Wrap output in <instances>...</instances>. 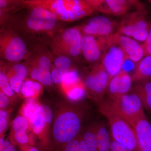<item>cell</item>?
Returning <instances> with one entry per match:
<instances>
[{
  "mask_svg": "<svg viewBox=\"0 0 151 151\" xmlns=\"http://www.w3.org/2000/svg\"><path fill=\"white\" fill-rule=\"evenodd\" d=\"M33 8L40 7L55 15L57 19L73 22L93 13L94 8L89 1L82 0H39L26 1Z\"/></svg>",
  "mask_w": 151,
  "mask_h": 151,
  "instance_id": "cell-1",
  "label": "cell"
},
{
  "mask_svg": "<svg viewBox=\"0 0 151 151\" xmlns=\"http://www.w3.org/2000/svg\"><path fill=\"white\" fill-rule=\"evenodd\" d=\"M100 112L108 119L113 140L133 151H138L134 131L132 126L116 112L110 101L100 104Z\"/></svg>",
  "mask_w": 151,
  "mask_h": 151,
  "instance_id": "cell-2",
  "label": "cell"
},
{
  "mask_svg": "<svg viewBox=\"0 0 151 151\" xmlns=\"http://www.w3.org/2000/svg\"><path fill=\"white\" fill-rule=\"evenodd\" d=\"M81 127L80 116L75 111H68L57 117L52 128L55 140L60 145H66L75 139Z\"/></svg>",
  "mask_w": 151,
  "mask_h": 151,
  "instance_id": "cell-3",
  "label": "cell"
},
{
  "mask_svg": "<svg viewBox=\"0 0 151 151\" xmlns=\"http://www.w3.org/2000/svg\"><path fill=\"white\" fill-rule=\"evenodd\" d=\"M151 26L142 9H139L124 16L119 23L117 32L139 41L145 42Z\"/></svg>",
  "mask_w": 151,
  "mask_h": 151,
  "instance_id": "cell-4",
  "label": "cell"
},
{
  "mask_svg": "<svg viewBox=\"0 0 151 151\" xmlns=\"http://www.w3.org/2000/svg\"><path fill=\"white\" fill-rule=\"evenodd\" d=\"M110 102L116 112L131 126L140 118L146 116L140 98L134 92L119 96Z\"/></svg>",
  "mask_w": 151,
  "mask_h": 151,
  "instance_id": "cell-5",
  "label": "cell"
},
{
  "mask_svg": "<svg viewBox=\"0 0 151 151\" xmlns=\"http://www.w3.org/2000/svg\"><path fill=\"white\" fill-rule=\"evenodd\" d=\"M125 55L123 50L113 39V35L109 37L101 64L108 72L111 80L122 70Z\"/></svg>",
  "mask_w": 151,
  "mask_h": 151,
  "instance_id": "cell-6",
  "label": "cell"
},
{
  "mask_svg": "<svg viewBox=\"0 0 151 151\" xmlns=\"http://www.w3.org/2000/svg\"><path fill=\"white\" fill-rule=\"evenodd\" d=\"M119 24L108 17L98 16L90 19L80 27L85 35L108 37L117 32Z\"/></svg>",
  "mask_w": 151,
  "mask_h": 151,
  "instance_id": "cell-7",
  "label": "cell"
},
{
  "mask_svg": "<svg viewBox=\"0 0 151 151\" xmlns=\"http://www.w3.org/2000/svg\"><path fill=\"white\" fill-rule=\"evenodd\" d=\"M1 53L3 58L9 61H19L26 54V45L23 40L19 37L1 36Z\"/></svg>",
  "mask_w": 151,
  "mask_h": 151,
  "instance_id": "cell-8",
  "label": "cell"
},
{
  "mask_svg": "<svg viewBox=\"0 0 151 151\" xmlns=\"http://www.w3.org/2000/svg\"><path fill=\"white\" fill-rule=\"evenodd\" d=\"M108 37L88 35L83 36L81 39V48L85 59L90 62H96L102 59Z\"/></svg>",
  "mask_w": 151,
  "mask_h": 151,
  "instance_id": "cell-9",
  "label": "cell"
},
{
  "mask_svg": "<svg viewBox=\"0 0 151 151\" xmlns=\"http://www.w3.org/2000/svg\"><path fill=\"white\" fill-rule=\"evenodd\" d=\"M56 16L50 11L40 7L33 8L27 21L30 29L35 31L48 30L56 24Z\"/></svg>",
  "mask_w": 151,
  "mask_h": 151,
  "instance_id": "cell-10",
  "label": "cell"
},
{
  "mask_svg": "<svg viewBox=\"0 0 151 151\" xmlns=\"http://www.w3.org/2000/svg\"><path fill=\"white\" fill-rule=\"evenodd\" d=\"M89 1L97 11L103 14L116 16L126 14L132 7H141L136 1L97 0Z\"/></svg>",
  "mask_w": 151,
  "mask_h": 151,
  "instance_id": "cell-11",
  "label": "cell"
},
{
  "mask_svg": "<svg viewBox=\"0 0 151 151\" xmlns=\"http://www.w3.org/2000/svg\"><path fill=\"white\" fill-rule=\"evenodd\" d=\"M111 81L110 76L102 64L96 65L85 80L86 86L98 97L103 95Z\"/></svg>",
  "mask_w": 151,
  "mask_h": 151,
  "instance_id": "cell-12",
  "label": "cell"
},
{
  "mask_svg": "<svg viewBox=\"0 0 151 151\" xmlns=\"http://www.w3.org/2000/svg\"><path fill=\"white\" fill-rule=\"evenodd\" d=\"M82 37L78 29H68L63 33L57 47L62 52L72 56H77L81 52Z\"/></svg>",
  "mask_w": 151,
  "mask_h": 151,
  "instance_id": "cell-13",
  "label": "cell"
},
{
  "mask_svg": "<svg viewBox=\"0 0 151 151\" xmlns=\"http://www.w3.org/2000/svg\"><path fill=\"white\" fill-rule=\"evenodd\" d=\"M137 143L138 151H151V124L146 116L132 125Z\"/></svg>",
  "mask_w": 151,
  "mask_h": 151,
  "instance_id": "cell-14",
  "label": "cell"
},
{
  "mask_svg": "<svg viewBox=\"0 0 151 151\" xmlns=\"http://www.w3.org/2000/svg\"><path fill=\"white\" fill-rule=\"evenodd\" d=\"M113 37L115 41L123 50L125 55L135 62H139L145 56L142 45L134 39L117 32L113 35Z\"/></svg>",
  "mask_w": 151,
  "mask_h": 151,
  "instance_id": "cell-15",
  "label": "cell"
},
{
  "mask_svg": "<svg viewBox=\"0 0 151 151\" xmlns=\"http://www.w3.org/2000/svg\"><path fill=\"white\" fill-rule=\"evenodd\" d=\"M132 82L129 74L121 70L119 74L111 79L108 85V91L112 100L127 94L132 88Z\"/></svg>",
  "mask_w": 151,
  "mask_h": 151,
  "instance_id": "cell-16",
  "label": "cell"
},
{
  "mask_svg": "<svg viewBox=\"0 0 151 151\" xmlns=\"http://www.w3.org/2000/svg\"><path fill=\"white\" fill-rule=\"evenodd\" d=\"M50 66L49 58L45 56L42 57L39 60L38 65L32 71L31 76L45 86H49L52 83Z\"/></svg>",
  "mask_w": 151,
  "mask_h": 151,
  "instance_id": "cell-17",
  "label": "cell"
},
{
  "mask_svg": "<svg viewBox=\"0 0 151 151\" xmlns=\"http://www.w3.org/2000/svg\"><path fill=\"white\" fill-rule=\"evenodd\" d=\"M151 78V56H147L138 62L137 66L132 76V82L148 81Z\"/></svg>",
  "mask_w": 151,
  "mask_h": 151,
  "instance_id": "cell-18",
  "label": "cell"
},
{
  "mask_svg": "<svg viewBox=\"0 0 151 151\" xmlns=\"http://www.w3.org/2000/svg\"><path fill=\"white\" fill-rule=\"evenodd\" d=\"M55 68L51 72L52 82L55 84L62 83L63 77L70 68L71 61L68 58L60 56L55 59Z\"/></svg>",
  "mask_w": 151,
  "mask_h": 151,
  "instance_id": "cell-19",
  "label": "cell"
},
{
  "mask_svg": "<svg viewBox=\"0 0 151 151\" xmlns=\"http://www.w3.org/2000/svg\"><path fill=\"white\" fill-rule=\"evenodd\" d=\"M134 91L140 98L143 106L151 111V81L138 83L134 86Z\"/></svg>",
  "mask_w": 151,
  "mask_h": 151,
  "instance_id": "cell-20",
  "label": "cell"
},
{
  "mask_svg": "<svg viewBox=\"0 0 151 151\" xmlns=\"http://www.w3.org/2000/svg\"><path fill=\"white\" fill-rule=\"evenodd\" d=\"M99 151H111V142L107 128L103 124L95 126Z\"/></svg>",
  "mask_w": 151,
  "mask_h": 151,
  "instance_id": "cell-21",
  "label": "cell"
},
{
  "mask_svg": "<svg viewBox=\"0 0 151 151\" xmlns=\"http://www.w3.org/2000/svg\"><path fill=\"white\" fill-rule=\"evenodd\" d=\"M41 89V86L39 83L27 80L23 82L20 92L24 97L30 98L37 94Z\"/></svg>",
  "mask_w": 151,
  "mask_h": 151,
  "instance_id": "cell-22",
  "label": "cell"
},
{
  "mask_svg": "<svg viewBox=\"0 0 151 151\" xmlns=\"http://www.w3.org/2000/svg\"><path fill=\"white\" fill-rule=\"evenodd\" d=\"M40 106L35 100L30 98L27 100L22 109L23 116L28 120L40 111Z\"/></svg>",
  "mask_w": 151,
  "mask_h": 151,
  "instance_id": "cell-23",
  "label": "cell"
},
{
  "mask_svg": "<svg viewBox=\"0 0 151 151\" xmlns=\"http://www.w3.org/2000/svg\"><path fill=\"white\" fill-rule=\"evenodd\" d=\"M29 125L33 132L35 134H40L45 127V123L44 118L40 111L28 120Z\"/></svg>",
  "mask_w": 151,
  "mask_h": 151,
  "instance_id": "cell-24",
  "label": "cell"
},
{
  "mask_svg": "<svg viewBox=\"0 0 151 151\" xmlns=\"http://www.w3.org/2000/svg\"><path fill=\"white\" fill-rule=\"evenodd\" d=\"M83 139L88 146L90 151H99L95 127L92 130L85 132Z\"/></svg>",
  "mask_w": 151,
  "mask_h": 151,
  "instance_id": "cell-25",
  "label": "cell"
},
{
  "mask_svg": "<svg viewBox=\"0 0 151 151\" xmlns=\"http://www.w3.org/2000/svg\"><path fill=\"white\" fill-rule=\"evenodd\" d=\"M85 94V89L82 82L71 87L68 92V97L72 101H78L82 99Z\"/></svg>",
  "mask_w": 151,
  "mask_h": 151,
  "instance_id": "cell-26",
  "label": "cell"
},
{
  "mask_svg": "<svg viewBox=\"0 0 151 151\" xmlns=\"http://www.w3.org/2000/svg\"><path fill=\"white\" fill-rule=\"evenodd\" d=\"M63 84L66 87L71 88L81 83L78 73L75 70L68 71L63 77Z\"/></svg>",
  "mask_w": 151,
  "mask_h": 151,
  "instance_id": "cell-27",
  "label": "cell"
},
{
  "mask_svg": "<svg viewBox=\"0 0 151 151\" xmlns=\"http://www.w3.org/2000/svg\"><path fill=\"white\" fill-rule=\"evenodd\" d=\"M28 121L23 116L16 117L12 122V128L14 132H26L29 126Z\"/></svg>",
  "mask_w": 151,
  "mask_h": 151,
  "instance_id": "cell-28",
  "label": "cell"
},
{
  "mask_svg": "<svg viewBox=\"0 0 151 151\" xmlns=\"http://www.w3.org/2000/svg\"><path fill=\"white\" fill-rule=\"evenodd\" d=\"M0 86L3 93L8 97L13 96L14 92L11 87L8 78L1 71L0 72Z\"/></svg>",
  "mask_w": 151,
  "mask_h": 151,
  "instance_id": "cell-29",
  "label": "cell"
},
{
  "mask_svg": "<svg viewBox=\"0 0 151 151\" xmlns=\"http://www.w3.org/2000/svg\"><path fill=\"white\" fill-rule=\"evenodd\" d=\"M23 80L20 76L14 73L11 76L9 79V82L14 92L17 93L20 92Z\"/></svg>",
  "mask_w": 151,
  "mask_h": 151,
  "instance_id": "cell-30",
  "label": "cell"
},
{
  "mask_svg": "<svg viewBox=\"0 0 151 151\" xmlns=\"http://www.w3.org/2000/svg\"><path fill=\"white\" fill-rule=\"evenodd\" d=\"M137 64L138 63L135 62L125 55L122 64V70H124L128 73L132 72L134 70L135 71L137 66Z\"/></svg>",
  "mask_w": 151,
  "mask_h": 151,
  "instance_id": "cell-31",
  "label": "cell"
},
{
  "mask_svg": "<svg viewBox=\"0 0 151 151\" xmlns=\"http://www.w3.org/2000/svg\"><path fill=\"white\" fill-rule=\"evenodd\" d=\"M40 109L46 124H51L53 119V114L51 109L47 105H41Z\"/></svg>",
  "mask_w": 151,
  "mask_h": 151,
  "instance_id": "cell-32",
  "label": "cell"
},
{
  "mask_svg": "<svg viewBox=\"0 0 151 151\" xmlns=\"http://www.w3.org/2000/svg\"><path fill=\"white\" fill-rule=\"evenodd\" d=\"M12 70L14 73L20 76L24 79L27 75V70L24 65L22 64H18L14 65Z\"/></svg>",
  "mask_w": 151,
  "mask_h": 151,
  "instance_id": "cell-33",
  "label": "cell"
},
{
  "mask_svg": "<svg viewBox=\"0 0 151 151\" xmlns=\"http://www.w3.org/2000/svg\"><path fill=\"white\" fill-rule=\"evenodd\" d=\"M14 137L17 142L20 145H26L29 142V138L26 132H15Z\"/></svg>",
  "mask_w": 151,
  "mask_h": 151,
  "instance_id": "cell-34",
  "label": "cell"
},
{
  "mask_svg": "<svg viewBox=\"0 0 151 151\" xmlns=\"http://www.w3.org/2000/svg\"><path fill=\"white\" fill-rule=\"evenodd\" d=\"M142 46L144 50L145 56H151V26L147 37Z\"/></svg>",
  "mask_w": 151,
  "mask_h": 151,
  "instance_id": "cell-35",
  "label": "cell"
},
{
  "mask_svg": "<svg viewBox=\"0 0 151 151\" xmlns=\"http://www.w3.org/2000/svg\"><path fill=\"white\" fill-rule=\"evenodd\" d=\"M79 139H74L65 145L63 151H79Z\"/></svg>",
  "mask_w": 151,
  "mask_h": 151,
  "instance_id": "cell-36",
  "label": "cell"
},
{
  "mask_svg": "<svg viewBox=\"0 0 151 151\" xmlns=\"http://www.w3.org/2000/svg\"><path fill=\"white\" fill-rule=\"evenodd\" d=\"M111 151H133L114 140L111 141Z\"/></svg>",
  "mask_w": 151,
  "mask_h": 151,
  "instance_id": "cell-37",
  "label": "cell"
},
{
  "mask_svg": "<svg viewBox=\"0 0 151 151\" xmlns=\"http://www.w3.org/2000/svg\"><path fill=\"white\" fill-rule=\"evenodd\" d=\"M9 103V99L8 96L3 92H0V107L1 108H6Z\"/></svg>",
  "mask_w": 151,
  "mask_h": 151,
  "instance_id": "cell-38",
  "label": "cell"
},
{
  "mask_svg": "<svg viewBox=\"0 0 151 151\" xmlns=\"http://www.w3.org/2000/svg\"><path fill=\"white\" fill-rule=\"evenodd\" d=\"M79 140H80L79 151H90L88 146L86 145V143L85 142L83 138L79 139Z\"/></svg>",
  "mask_w": 151,
  "mask_h": 151,
  "instance_id": "cell-39",
  "label": "cell"
},
{
  "mask_svg": "<svg viewBox=\"0 0 151 151\" xmlns=\"http://www.w3.org/2000/svg\"><path fill=\"white\" fill-rule=\"evenodd\" d=\"M8 125L6 119L0 118V132L2 133L4 131Z\"/></svg>",
  "mask_w": 151,
  "mask_h": 151,
  "instance_id": "cell-40",
  "label": "cell"
},
{
  "mask_svg": "<svg viewBox=\"0 0 151 151\" xmlns=\"http://www.w3.org/2000/svg\"><path fill=\"white\" fill-rule=\"evenodd\" d=\"M1 151H17L16 147L12 145H10Z\"/></svg>",
  "mask_w": 151,
  "mask_h": 151,
  "instance_id": "cell-41",
  "label": "cell"
},
{
  "mask_svg": "<svg viewBox=\"0 0 151 151\" xmlns=\"http://www.w3.org/2000/svg\"><path fill=\"white\" fill-rule=\"evenodd\" d=\"M8 117V113L5 111L1 109L0 111V118L6 119Z\"/></svg>",
  "mask_w": 151,
  "mask_h": 151,
  "instance_id": "cell-42",
  "label": "cell"
},
{
  "mask_svg": "<svg viewBox=\"0 0 151 151\" xmlns=\"http://www.w3.org/2000/svg\"><path fill=\"white\" fill-rule=\"evenodd\" d=\"M23 151H40L38 149L35 147H32L24 150Z\"/></svg>",
  "mask_w": 151,
  "mask_h": 151,
  "instance_id": "cell-43",
  "label": "cell"
},
{
  "mask_svg": "<svg viewBox=\"0 0 151 151\" xmlns=\"http://www.w3.org/2000/svg\"><path fill=\"white\" fill-rule=\"evenodd\" d=\"M7 4L6 1L4 0H1L0 1V7L1 8L5 7Z\"/></svg>",
  "mask_w": 151,
  "mask_h": 151,
  "instance_id": "cell-44",
  "label": "cell"
},
{
  "mask_svg": "<svg viewBox=\"0 0 151 151\" xmlns=\"http://www.w3.org/2000/svg\"><path fill=\"white\" fill-rule=\"evenodd\" d=\"M5 142V141L4 139V138H1L0 139V149L2 148Z\"/></svg>",
  "mask_w": 151,
  "mask_h": 151,
  "instance_id": "cell-45",
  "label": "cell"
},
{
  "mask_svg": "<svg viewBox=\"0 0 151 151\" xmlns=\"http://www.w3.org/2000/svg\"></svg>",
  "mask_w": 151,
  "mask_h": 151,
  "instance_id": "cell-46",
  "label": "cell"
},
{
  "mask_svg": "<svg viewBox=\"0 0 151 151\" xmlns=\"http://www.w3.org/2000/svg\"><path fill=\"white\" fill-rule=\"evenodd\" d=\"M150 1L151 2V1Z\"/></svg>",
  "mask_w": 151,
  "mask_h": 151,
  "instance_id": "cell-47",
  "label": "cell"
}]
</instances>
